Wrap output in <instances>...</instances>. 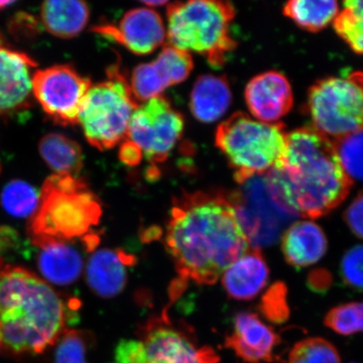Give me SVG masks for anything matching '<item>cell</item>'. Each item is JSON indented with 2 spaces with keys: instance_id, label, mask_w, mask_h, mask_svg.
I'll use <instances>...</instances> for the list:
<instances>
[{
  "instance_id": "obj_13",
  "label": "cell",
  "mask_w": 363,
  "mask_h": 363,
  "mask_svg": "<svg viewBox=\"0 0 363 363\" xmlns=\"http://www.w3.org/2000/svg\"><path fill=\"white\" fill-rule=\"evenodd\" d=\"M35 60L14 49L0 33V119L23 113L33 105Z\"/></svg>"
},
{
  "instance_id": "obj_4",
  "label": "cell",
  "mask_w": 363,
  "mask_h": 363,
  "mask_svg": "<svg viewBox=\"0 0 363 363\" xmlns=\"http://www.w3.org/2000/svg\"><path fill=\"white\" fill-rule=\"evenodd\" d=\"M101 215L100 202L82 179L55 174L43 185L28 234L35 247L48 240L83 238L99 223Z\"/></svg>"
},
{
  "instance_id": "obj_24",
  "label": "cell",
  "mask_w": 363,
  "mask_h": 363,
  "mask_svg": "<svg viewBox=\"0 0 363 363\" xmlns=\"http://www.w3.org/2000/svg\"><path fill=\"white\" fill-rule=\"evenodd\" d=\"M340 11L337 1H312V0H294L285 4L283 13L286 18L310 33L321 32L333 23Z\"/></svg>"
},
{
  "instance_id": "obj_38",
  "label": "cell",
  "mask_w": 363,
  "mask_h": 363,
  "mask_svg": "<svg viewBox=\"0 0 363 363\" xmlns=\"http://www.w3.org/2000/svg\"><path fill=\"white\" fill-rule=\"evenodd\" d=\"M143 4H145V6L149 7V9H155V7L166 6L168 4V1H164V0H152V1H143Z\"/></svg>"
},
{
  "instance_id": "obj_16",
  "label": "cell",
  "mask_w": 363,
  "mask_h": 363,
  "mask_svg": "<svg viewBox=\"0 0 363 363\" xmlns=\"http://www.w3.org/2000/svg\"><path fill=\"white\" fill-rule=\"evenodd\" d=\"M279 342L278 334L257 314L240 312L234 317L233 332L227 336L225 345L245 362L262 363L274 362Z\"/></svg>"
},
{
  "instance_id": "obj_1",
  "label": "cell",
  "mask_w": 363,
  "mask_h": 363,
  "mask_svg": "<svg viewBox=\"0 0 363 363\" xmlns=\"http://www.w3.org/2000/svg\"><path fill=\"white\" fill-rule=\"evenodd\" d=\"M164 245L178 283L214 285L250 248L230 193L185 192L173 201Z\"/></svg>"
},
{
  "instance_id": "obj_30",
  "label": "cell",
  "mask_w": 363,
  "mask_h": 363,
  "mask_svg": "<svg viewBox=\"0 0 363 363\" xmlns=\"http://www.w3.org/2000/svg\"><path fill=\"white\" fill-rule=\"evenodd\" d=\"M324 324L340 335L363 332V302L346 303L334 307L325 316Z\"/></svg>"
},
{
  "instance_id": "obj_23",
  "label": "cell",
  "mask_w": 363,
  "mask_h": 363,
  "mask_svg": "<svg viewBox=\"0 0 363 363\" xmlns=\"http://www.w3.org/2000/svg\"><path fill=\"white\" fill-rule=\"evenodd\" d=\"M40 156L56 175L78 177L83 168L80 145L61 133H49L40 140Z\"/></svg>"
},
{
  "instance_id": "obj_18",
  "label": "cell",
  "mask_w": 363,
  "mask_h": 363,
  "mask_svg": "<svg viewBox=\"0 0 363 363\" xmlns=\"http://www.w3.org/2000/svg\"><path fill=\"white\" fill-rule=\"evenodd\" d=\"M269 269L259 248L250 247L222 276V285L229 298L250 301L267 285Z\"/></svg>"
},
{
  "instance_id": "obj_19",
  "label": "cell",
  "mask_w": 363,
  "mask_h": 363,
  "mask_svg": "<svg viewBox=\"0 0 363 363\" xmlns=\"http://www.w3.org/2000/svg\"><path fill=\"white\" fill-rule=\"evenodd\" d=\"M328 240L321 227L313 221H296L281 236V250L290 266L296 269L313 266L324 257Z\"/></svg>"
},
{
  "instance_id": "obj_31",
  "label": "cell",
  "mask_w": 363,
  "mask_h": 363,
  "mask_svg": "<svg viewBox=\"0 0 363 363\" xmlns=\"http://www.w3.org/2000/svg\"><path fill=\"white\" fill-rule=\"evenodd\" d=\"M333 142L346 174L352 181H363V131Z\"/></svg>"
},
{
  "instance_id": "obj_8",
  "label": "cell",
  "mask_w": 363,
  "mask_h": 363,
  "mask_svg": "<svg viewBox=\"0 0 363 363\" xmlns=\"http://www.w3.org/2000/svg\"><path fill=\"white\" fill-rule=\"evenodd\" d=\"M312 126L332 140L363 131V72L317 81L308 91Z\"/></svg>"
},
{
  "instance_id": "obj_12",
  "label": "cell",
  "mask_w": 363,
  "mask_h": 363,
  "mask_svg": "<svg viewBox=\"0 0 363 363\" xmlns=\"http://www.w3.org/2000/svg\"><path fill=\"white\" fill-rule=\"evenodd\" d=\"M147 363H218L211 347H198L187 325L173 323L166 314L152 317L140 328Z\"/></svg>"
},
{
  "instance_id": "obj_5",
  "label": "cell",
  "mask_w": 363,
  "mask_h": 363,
  "mask_svg": "<svg viewBox=\"0 0 363 363\" xmlns=\"http://www.w3.org/2000/svg\"><path fill=\"white\" fill-rule=\"evenodd\" d=\"M234 18L235 9L228 1L173 2L167 9L168 44L182 51L197 52L212 68L221 69L236 47L230 32Z\"/></svg>"
},
{
  "instance_id": "obj_34",
  "label": "cell",
  "mask_w": 363,
  "mask_h": 363,
  "mask_svg": "<svg viewBox=\"0 0 363 363\" xmlns=\"http://www.w3.org/2000/svg\"><path fill=\"white\" fill-rule=\"evenodd\" d=\"M113 363H147L145 345L140 340H121L114 351Z\"/></svg>"
},
{
  "instance_id": "obj_3",
  "label": "cell",
  "mask_w": 363,
  "mask_h": 363,
  "mask_svg": "<svg viewBox=\"0 0 363 363\" xmlns=\"http://www.w3.org/2000/svg\"><path fill=\"white\" fill-rule=\"evenodd\" d=\"M77 308L28 269L0 267V350L40 354L68 330Z\"/></svg>"
},
{
  "instance_id": "obj_35",
  "label": "cell",
  "mask_w": 363,
  "mask_h": 363,
  "mask_svg": "<svg viewBox=\"0 0 363 363\" xmlns=\"http://www.w3.org/2000/svg\"><path fill=\"white\" fill-rule=\"evenodd\" d=\"M344 220L357 238L363 240V191L350 203L344 213Z\"/></svg>"
},
{
  "instance_id": "obj_15",
  "label": "cell",
  "mask_w": 363,
  "mask_h": 363,
  "mask_svg": "<svg viewBox=\"0 0 363 363\" xmlns=\"http://www.w3.org/2000/svg\"><path fill=\"white\" fill-rule=\"evenodd\" d=\"M247 108L257 121L277 123L291 111L294 105L292 86L278 71L255 76L245 91Z\"/></svg>"
},
{
  "instance_id": "obj_10",
  "label": "cell",
  "mask_w": 363,
  "mask_h": 363,
  "mask_svg": "<svg viewBox=\"0 0 363 363\" xmlns=\"http://www.w3.org/2000/svg\"><path fill=\"white\" fill-rule=\"evenodd\" d=\"M184 125L180 112L161 95L138 105L131 116L125 140L138 145L150 164H161L175 149Z\"/></svg>"
},
{
  "instance_id": "obj_9",
  "label": "cell",
  "mask_w": 363,
  "mask_h": 363,
  "mask_svg": "<svg viewBox=\"0 0 363 363\" xmlns=\"http://www.w3.org/2000/svg\"><path fill=\"white\" fill-rule=\"evenodd\" d=\"M230 197L252 247L271 245L286 224L298 217L281 201L267 175L245 182Z\"/></svg>"
},
{
  "instance_id": "obj_36",
  "label": "cell",
  "mask_w": 363,
  "mask_h": 363,
  "mask_svg": "<svg viewBox=\"0 0 363 363\" xmlns=\"http://www.w3.org/2000/svg\"><path fill=\"white\" fill-rule=\"evenodd\" d=\"M143 152L138 145L128 140H124L119 149V159L128 166H138L143 160Z\"/></svg>"
},
{
  "instance_id": "obj_33",
  "label": "cell",
  "mask_w": 363,
  "mask_h": 363,
  "mask_svg": "<svg viewBox=\"0 0 363 363\" xmlns=\"http://www.w3.org/2000/svg\"><path fill=\"white\" fill-rule=\"evenodd\" d=\"M340 274L348 288L363 293V245H355L344 253Z\"/></svg>"
},
{
  "instance_id": "obj_22",
  "label": "cell",
  "mask_w": 363,
  "mask_h": 363,
  "mask_svg": "<svg viewBox=\"0 0 363 363\" xmlns=\"http://www.w3.org/2000/svg\"><path fill=\"white\" fill-rule=\"evenodd\" d=\"M90 9L84 1L51 0L40 7V18L45 30L60 39H72L84 30Z\"/></svg>"
},
{
  "instance_id": "obj_11",
  "label": "cell",
  "mask_w": 363,
  "mask_h": 363,
  "mask_svg": "<svg viewBox=\"0 0 363 363\" xmlns=\"http://www.w3.org/2000/svg\"><path fill=\"white\" fill-rule=\"evenodd\" d=\"M92 82L70 65H55L35 72L33 98L59 125H75Z\"/></svg>"
},
{
  "instance_id": "obj_29",
  "label": "cell",
  "mask_w": 363,
  "mask_h": 363,
  "mask_svg": "<svg viewBox=\"0 0 363 363\" xmlns=\"http://www.w3.org/2000/svg\"><path fill=\"white\" fill-rule=\"evenodd\" d=\"M93 341L90 332L68 329L56 343L54 363H88L87 353Z\"/></svg>"
},
{
  "instance_id": "obj_20",
  "label": "cell",
  "mask_w": 363,
  "mask_h": 363,
  "mask_svg": "<svg viewBox=\"0 0 363 363\" xmlns=\"http://www.w3.org/2000/svg\"><path fill=\"white\" fill-rule=\"evenodd\" d=\"M38 269L45 281L69 286L80 278L84 269L82 255L72 241L48 240L40 243Z\"/></svg>"
},
{
  "instance_id": "obj_7",
  "label": "cell",
  "mask_w": 363,
  "mask_h": 363,
  "mask_svg": "<svg viewBox=\"0 0 363 363\" xmlns=\"http://www.w3.org/2000/svg\"><path fill=\"white\" fill-rule=\"evenodd\" d=\"M138 107L130 82L119 66L113 65L107 69L106 81L91 86L79 112L78 123L92 147L111 150L125 140Z\"/></svg>"
},
{
  "instance_id": "obj_17",
  "label": "cell",
  "mask_w": 363,
  "mask_h": 363,
  "mask_svg": "<svg viewBox=\"0 0 363 363\" xmlns=\"http://www.w3.org/2000/svg\"><path fill=\"white\" fill-rule=\"evenodd\" d=\"M135 262V257L121 250L104 248L93 252L86 267L90 290L100 298L116 297L128 283V267Z\"/></svg>"
},
{
  "instance_id": "obj_2",
  "label": "cell",
  "mask_w": 363,
  "mask_h": 363,
  "mask_svg": "<svg viewBox=\"0 0 363 363\" xmlns=\"http://www.w3.org/2000/svg\"><path fill=\"white\" fill-rule=\"evenodd\" d=\"M266 175L281 201L297 216L310 219L335 210L353 185L335 143L312 125L286 133L285 152Z\"/></svg>"
},
{
  "instance_id": "obj_28",
  "label": "cell",
  "mask_w": 363,
  "mask_h": 363,
  "mask_svg": "<svg viewBox=\"0 0 363 363\" xmlns=\"http://www.w3.org/2000/svg\"><path fill=\"white\" fill-rule=\"evenodd\" d=\"M289 363H341V357L337 348L328 340L311 337L294 345Z\"/></svg>"
},
{
  "instance_id": "obj_25",
  "label": "cell",
  "mask_w": 363,
  "mask_h": 363,
  "mask_svg": "<svg viewBox=\"0 0 363 363\" xmlns=\"http://www.w3.org/2000/svg\"><path fill=\"white\" fill-rule=\"evenodd\" d=\"M173 85L168 69L157 58L150 63L136 66L131 73L130 87L138 102L161 96L167 88Z\"/></svg>"
},
{
  "instance_id": "obj_39",
  "label": "cell",
  "mask_w": 363,
  "mask_h": 363,
  "mask_svg": "<svg viewBox=\"0 0 363 363\" xmlns=\"http://www.w3.org/2000/svg\"><path fill=\"white\" fill-rule=\"evenodd\" d=\"M14 4V1H0V11H4V9H7V7L13 6Z\"/></svg>"
},
{
  "instance_id": "obj_27",
  "label": "cell",
  "mask_w": 363,
  "mask_h": 363,
  "mask_svg": "<svg viewBox=\"0 0 363 363\" xmlns=\"http://www.w3.org/2000/svg\"><path fill=\"white\" fill-rule=\"evenodd\" d=\"M1 205L7 213L18 218L32 217L37 211L40 194L35 187L21 180L6 184L1 192Z\"/></svg>"
},
{
  "instance_id": "obj_26",
  "label": "cell",
  "mask_w": 363,
  "mask_h": 363,
  "mask_svg": "<svg viewBox=\"0 0 363 363\" xmlns=\"http://www.w3.org/2000/svg\"><path fill=\"white\" fill-rule=\"evenodd\" d=\"M336 33L355 54L363 55V0L344 1L333 21Z\"/></svg>"
},
{
  "instance_id": "obj_32",
  "label": "cell",
  "mask_w": 363,
  "mask_h": 363,
  "mask_svg": "<svg viewBox=\"0 0 363 363\" xmlns=\"http://www.w3.org/2000/svg\"><path fill=\"white\" fill-rule=\"evenodd\" d=\"M286 286L285 284L277 283L267 290L260 302L259 309L262 314L274 323L286 321L290 315L286 302Z\"/></svg>"
},
{
  "instance_id": "obj_21",
  "label": "cell",
  "mask_w": 363,
  "mask_h": 363,
  "mask_svg": "<svg viewBox=\"0 0 363 363\" xmlns=\"http://www.w3.org/2000/svg\"><path fill=\"white\" fill-rule=\"evenodd\" d=\"M233 94L224 76L202 75L196 80L190 98V109L197 121H218L230 107Z\"/></svg>"
},
{
  "instance_id": "obj_6",
  "label": "cell",
  "mask_w": 363,
  "mask_h": 363,
  "mask_svg": "<svg viewBox=\"0 0 363 363\" xmlns=\"http://www.w3.org/2000/svg\"><path fill=\"white\" fill-rule=\"evenodd\" d=\"M215 145L226 157L236 183L264 176L285 152L286 131L281 123H266L236 112L220 123Z\"/></svg>"
},
{
  "instance_id": "obj_14",
  "label": "cell",
  "mask_w": 363,
  "mask_h": 363,
  "mask_svg": "<svg viewBox=\"0 0 363 363\" xmlns=\"http://www.w3.org/2000/svg\"><path fill=\"white\" fill-rule=\"evenodd\" d=\"M93 30L136 55L152 54L167 39L164 21L155 9L149 7L128 11L116 26H100Z\"/></svg>"
},
{
  "instance_id": "obj_37",
  "label": "cell",
  "mask_w": 363,
  "mask_h": 363,
  "mask_svg": "<svg viewBox=\"0 0 363 363\" xmlns=\"http://www.w3.org/2000/svg\"><path fill=\"white\" fill-rule=\"evenodd\" d=\"M331 276L328 272L325 269H317L310 274L309 286L316 292H323L328 290L331 285Z\"/></svg>"
}]
</instances>
